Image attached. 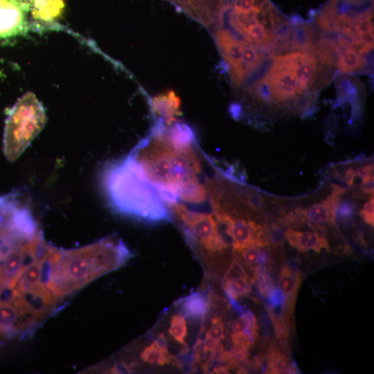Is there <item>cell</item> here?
Returning <instances> with one entry per match:
<instances>
[{"instance_id":"14","label":"cell","mask_w":374,"mask_h":374,"mask_svg":"<svg viewBox=\"0 0 374 374\" xmlns=\"http://www.w3.org/2000/svg\"><path fill=\"white\" fill-rule=\"evenodd\" d=\"M284 235L289 244L300 252L310 250L320 252L323 248L330 249L326 238L317 232L298 231L288 229Z\"/></svg>"},{"instance_id":"11","label":"cell","mask_w":374,"mask_h":374,"mask_svg":"<svg viewBox=\"0 0 374 374\" xmlns=\"http://www.w3.org/2000/svg\"><path fill=\"white\" fill-rule=\"evenodd\" d=\"M177 312L186 319L204 322L211 308L209 294L193 292L175 302Z\"/></svg>"},{"instance_id":"27","label":"cell","mask_w":374,"mask_h":374,"mask_svg":"<svg viewBox=\"0 0 374 374\" xmlns=\"http://www.w3.org/2000/svg\"><path fill=\"white\" fill-rule=\"evenodd\" d=\"M269 317L274 326L276 336L278 341L284 346L289 337L288 326L283 316V305L277 306L267 305Z\"/></svg>"},{"instance_id":"39","label":"cell","mask_w":374,"mask_h":374,"mask_svg":"<svg viewBox=\"0 0 374 374\" xmlns=\"http://www.w3.org/2000/svg\"><path fill=\"white\" fill-rule=\"evenodd\" d=\"M230 371L229 367L227 365L217 366L213 368L211 373H228Z\"/></svg>"},{"instance_id":"23","label":"cell","mask_w":374,"mask_h":374,"mask_svg":"<svg viewBox=\"0 0 374 374\" xmlns=\"http://www.w3.org/2000/svg\"><path fill=\"white\" fill-rule=\"evenodd\" d=\"M205 26L212 22L210 13L202 0H169Z\"/></svg>"},{"instance_id":"41","label":"cell","mask_w":374,"mask_h":374,"mask_svg":"<svg viewBox=\"0 0 374 374\" xmlns=\"http://www.w3.org/2000/svg\"><path fill=\"white\" fill-rule=\"evenodd\" d=\"M343 3L351 5H358L364 3L366 0H341Z\"/></svg>"},{"instance_id":"3","label":"cell","mask_w":374,"mask_h":374,"mask_svg":"<svg viewBox=\"0 0 374 374\" xmlns=\"http://www.w3.org/2000/svg\"><path fill=\"white\" fill-rule=\"evenodd\" d=\"M166 205L208 274H217L222 270L221 265L225 264L223 256L229 245L213 214L189 209L179 201Z\"/></svg>"},{"instance_id":"22","label":"cell","mask_w":374,"mask_h":374,"mask_svg":"<svg viewBox=\"0 0 374 374\" xmlns=\"http://www.w3.org/2000/svg\"><path fill=\"white\" fill-rule=\"evenodd\" d=\"M207 198V190L197 177L185 184L179 190L178 201L188 204H201Z\"/></svg>"},{"instance_id":"19","label":"cell","mask_w":374,"mask_h":374,"mask_svg":"<svg viewBox=\"0 0 374 374\" xmlns=\"http://www.w3.org/2000/svg\"><path fill=\"white\" fill-rule=\"evenodd\" d=\"M336 210L337 207L325 199L321 203L314 204L308 209H304V214L310 225L321 226L326 223L334 224Z\"/></svg>"},{"instance_id":"33","label":"cell","mask_w":374,"mask_h":374,"mask_svg":"<svg viewBox=\"0 0 374 374\" xmlns=\"http://www.w3.org/2000/svg\"><path fill=\"white\" fill-rule=\"evenodd\" d=\"M268 301V305L277 306L283 305L285 301V296L283 292L275 287L271 290L269 295L266 297Z\"/></svg>"},{"instance_id":"5","label":"cell","mask_w":374,"mask_h":374,"mask_svg":"<svg viewBox=\"0 0 374 374\" xmlns=\"http://www.w3.org/2000/svg\"><path fill=\"white\" fill-rule=\"evenodd\" d=\"M37 321L15 288L8 299L0 300V337L12 336Z\"/></svg>"},{"instance_id":"9","label":"cell","mask_w":374,"mask_h":374,"mask_svg":"<svg viewBox=\"0 0 374 374\" xmlns=\"http://www.w3.org/2000/svg\"><path fill=\"white\" fill-rule=\"evenodd\" d=\"M252 284L244 269L233 258L222 281L223 290L230 303L233 304L240 298L249 296Z\"/></svg>"},{"instance_id":"12","label":"cell","mask_w":374,"mask_h":374,"mask_svg":"<svg viewBox=\"0 0 374 374\" xmlns=\"http://www.w3.org/2000/svg\"><path fill=\"white\" fill-rule=\"evenodd\" d=\"M150 106L152 114L163 118L167 125L176 121V117L181 114L180 99L172 90L150 98Z\"/></svg>"},{"instance_id":"30","label":"cell","mask_w":374,"mask_h":374,"mask_svg":"<svg viewBox=\"0 0 374 374\" xmlns=\"http://www.w3.org/2000/svg\"><path fill=\"white\" fill-rule=\"evenodd\" d=\"M250 90L256 98L265 103H272L276 100L270 80L267 75L255 82Z\"/></svg>"},{"instance_id":"34","label":"cell","mask_w":374,"mask_h":374,"mask_svg":"<svg viewBox=\"0 0 374 374\" xmlns=\"http://www.w3.org/2000/svg\"><path fill=\"white\" fill-rule=\"evenodd\" d=\"M357 175L362 179V184L373 181V166L364 165L357 168Z\"/></svg>"},{"instance_id":"28","label":"cell","mask_w":374,"mask_h":374,"mask_svg":"<svg viewBox=\"0 0 374 374\" xmlns=\"http://www.w3.org/2000/svg\"><path fill=\"white\" fill-rule=\"evenodd\" d=\"M252 282L255 283L260 295L264 298H266L274 288L272 278L265 265H259L254 269Z\"/></svg>"},{"instance_id":"29","label":"cell","mask_w":374,"mask_h":374,"mask_svg":"<svg viewBox=\"0 0 374 374\" xmlns=\"http://www.w3.org/2000/svg\"><path fill=\"white\" fill-rule=\"evenodd\" d=\"M187 323L186 319L179 313L171 317L168 333L170 337L179 344H184L187 337Z\"/></svg>"},{"instance_id":"37","label":"cell","mask_w":374,"mask_h":374,"mask_svg":"<svg viewBox=\"0 0 374 374\" xmlns=\"http://www.w3.org/2000/svg\"><path fill=\"white\" fill-rule=\"evenodd\" d=\"M359 215L362 219L368 224L373 226L374 225V213L361 209Z\"/></svg>"},{"instance_id":"13","label":"cell","mask_w":374,"mask_h":374,"mask_svg":"<svg viewBox=\"0 0 374 374\" xmlns=\"http://www.w3.org/2000/svg\"><path fill=\"white\" fill-rule=\"evenodd\" d=\"M64 8V0H31L30 17L34 25H53Z\"/></svg>"},{"instance_id":"15","label":"cell","mask_w":374,"mask_h":374,"mask_svg":"<svg viewBox=\"0 0 374 374\" xmlns=\"http://www.w3.org/2000/svg\"><path fill=\"white\" fill-rule=\"evenodd\" d=\"M216 44L223 58L231 66V71L237 70L242 60L244 45L225 30L215 34Z\"/></svg>"},{"instance_id":"31","label":"cell","mask_w":374,"mask_h":374,"mask_svg":"<svg viewBox=\"0 0 374 374\" xmlns=\"http://www.w3.org/2000/svg\"><path fill=\"white\" fill-rule=\"evenodd\" d=\"M355 211V204L350 200H345L339 203L335 213V220L348 224L353 219Z\"/></svg>"},{"instance_id":"40","label":"cell","mask_w":374,"mask_h":374,"mask_svg":"<svg viewBox=\"0 0 374 374\" xmlns=\"http://www.w3.org/2000/svg\"><path fill=\"white\" fill-rule=\"evenodd\" d=\"M299 368H298L296 362H292L287 368L285 373H299Z\"/></svg>"},{"instance_id":"38","label":"cell","mask_w":374,"mask_h":374,"mask_svg":"<svg viewBox=\"0 0 374 374\" xmlns=\"http://www.w3.org/2000/svg\"><path fill=\"white\" fill-rule=\"evenodd\" d=\"M355 176H356L355 170L352 168H349L346 171L343 180L350 186L353 184V181L355 180Z\"/></svg>"},{"instance_id":"2","label":"cell","mask_w":374,"mask_h":374,"mask_svg":"<svg viewBox=\"0 0 374 374\" xmlns=\"http://www.w3.org/2000/svg\"><path fill=\"white\" fill-rule=\"evenodd\" d=\"M50 255L53 265L45 287L57 299L120 267L132 253L121 240L108 237L81 248L61 249L57 261Z\"/></svg>"},{"instance_id":"35","label":"cell","mask_w":374,"mask_h":374,"mask_svg":"<svg viewBox=\"0 0 374 374\" xmlns=\"http://www.w3.org/2000/svg\"><path fill=\"white\" fill-rule=\"evenodd\" d=\"M360 42L371 49L373 47V30H370L366 33H361L357 36Z\"/></svg>"},{"instance_id":"32","label":"cell","mask_w":374,"mask_h":374,"mask_svg":"<svg viewBox=\"0 0 374 374\" xmlns=\"http://www.w3.org/2000/svg\"><path fill=\"white\" fill-rule=\"evenodd\" d=\"M329 182L332 188V194L334 195L340 197L349 188V186L338 177H330Z\"/></svg>"},{"instance_id":"26","label":"cell","mask_w":374,"mask_h":374,"mask_svg":"<svg viewBox=\"0 0 374 374\" xmlns=\"http://www.w3.org/2000/svg\"><path fill=\"white\" fill-rule=\"evenodd\" d=\"M242 36L249 43L255 45H266L273 39V33L260 22L247 26L242 32Z\"/></svg>"},{"instance_id":"16","label":"cell","mask_w":374,"mask_h":374,"mask_svg":"<svg viewBox=\"0 0 374 374\" xmlns=\"http://www.w3.org/2000/svg\"><path fill=\"white\" fill-rule=\"evenodd\" d=\"M155 136L161 137L177 149H185L196 145V136L193 128L186 123L177 120L166 125L162 134Z\"/></svg>"},{"instance_id":"42","label":"cell","mask_w":374,"mask_h":374,"mask_svg":"<svg viewBox=\"0 0 374 374\" xmlns=\"http://www.w3.org/2000/svg\"><path fill=\"white\" fill-rule=\"evenodd\" d=\"M0 269H1V265H0Z\"/></svg>"},{"instance_id":"25","label":"cell","mask_w":374,"mask_h":374,"mask_svg":"<svg viewBox=\"0 0 374 374\" xmlns=\"http://www.w3.org/2000/svg\"><path fill=\"white\" fill-rule=\"evenodd\" d=\"M366 64L364 57L353 48H346L340 53L337 63V69L343 73H348L362 69Z\"/></svg>"},{"instance_id":"18","label":"cell","mask_w":374,"mask_h":374,"mask_svg":"<svg viewBox=\"0 0 374 374\" xmlns=\"http://www.w3.org/2000/svg\"><path fill=\"white\" fill-rule=\"evenodd\" d=\"M262 248L256 245H248L233 250L234 259L242 266L251 280L254 269L259 265H266L268 260L267 254Z\"/></svg>"},{"instance_id":"21","label":"cell","mask_w":374,"mask_h":374,"mask_svg":"<svg viewBox=\"0 0 374 374\" xmlns=\"http://www.w3.org/2000/svg\"><path fill=\"white\" fill-rule=\"evenodd\" d=\"M41 260H34L23 271L15 289L19 292L45 287L41 283Z\"/></svg>"},{"instance_id":"36","label":"cell","mask_w":374,"mask_h":374,"mask_svg":"<svg viewBox=\"0 0 374 374\" xmlns=\"http://www.w3.org/2000/svg\"><path fill=\"white\" fill-rule=\"evenodd\" d=\"M229 113L235 120L240 119L243 113V108L241 104L237 102H233L229 106Z\"/></svg>"},{"instance_id":"4","label":"cell","mask_w":374,"mask_h":374,"mask_svg":"<svg viewBox=\"0 0 374 374\" xmlns=\"http://www.w3.org/2000/svg\"><path fill=\"white\" fill-rule=\"evenodd\" d=\"M44 108L32 92L23 95L9 109L4 127L3 150L9 161L17 159L46 123Z\"/></svg>"},{"instance_id":"20","label":"cell","mask_w":374,"mask_h":374,"mask_svg":"<svg viewBox=\"0 0 374 374\" xmlns=\"http://www.w3.org/2000/svg\"><path fill=\"white\" fill-rule=\"evenodd\" d=\"M281 39L286 48H299L308 50L312 46L310 28L307 25H297L291 28L283 35Z\"/></svg>"},{"instance_id":"6","label":"cell","mask_w":374,"mask_h":374,"mask_svg":"<svg viewBox=\"0 0 374 374\" xmlns=\"http://www.w3.org/2000/svg\"><path fill=\"white\" fill-rule=\"evenodd\" d=\"M30 0H0V39L16 36L29 28Z\"/></svg>"},{"instance_id":"17","label":"cell","mask_w":374,"mask_h":374,"mask_svg":"<svg viewBox=\"0 0 374 374\" xmlns=\"http://www.w3.org/2000/svg\"><path fill=\"white\" fill-rule=\"evenodd\" d=\"M140 358L143 362L152 365H165L178 362L169 352L166 339L163 334L159 335L143 348Z\"/></svg>"},{"instance_id":"8","label":"cell","mask_w":374,"mask_h":374,"mask_svg":"<svg viewBox=\"0 0 374 374\" xmlns=\"http://www.w3.org/2000/svg\"><path fill=\"white\" fill-rule=\"evenodd\" d=\"M303 280V276L297 269L287 265L282 267L278 274V287L285 296L283 316L287 326H294V310L296 296Z\"/></svg>"},{"instance_id":"10","label":"cell","mask_w":374,"mask_h":374,"mask_svg":"<svg viewBox=\"0 0 374 374\" xmlns=\"http://www.w3.org/2000/svg\"><path fill=\"white\" fill-rule=\"evenodd\" d=\"M267 75L270 80L276 100L282 101L303 91L292 71L274 60Z\"/></svg>"},{"instance_id":"7","label":"cell","mask_w":374,"mask_h":374,"mask_svg":"<svg viewBox=\"0 0 374 374\" xmlns=\"http://www.w3.org/2000/svg\"><path fill=\"white\" fill-rule=\"evenodd\" d=\"M274 60L292 71L303 91L313 83L317 69V61L313 55L296 51L276 57Z\"/></svg>"},{"instance_id":"1","label":"cell","mask_w":374,"mask_h":374,"mask_svg":"<svg viewBox=\"0 0 374 374\" xmlns=\"http://www.w3.org/2000/svg\"><path fill=\"white\" fill-rule=\"evenodd\" d=\"M100 182L107 202L116 213L152 224L172 220L157 191L129 154L105 165Z\"/></svg>"},{"instance_id":"24","label":"cell","mask_w":374,"mask_h":374,"mask_svg":"<svg viewBox=\"0 0 374 374\" xmlns=\"http://www.w3.org/2000/svg\"><path fill=\"white\" fill-rule=\"evenodd\" d=\"M266 358V373H285L292 363L287 353L275 346H271L268 350Z\"/></svg>"}]
</instances>
